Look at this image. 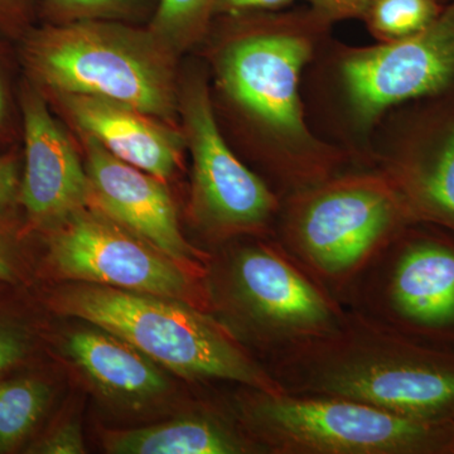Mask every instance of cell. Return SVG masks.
<instances>
[{
	"label": "cell",
	"mask_w": 454,
	"mask_h": 454,
	"mask_svg": "<svg viewBox=\"0 0 454 454\" xmlns=\"http://www.w3.org/2000/svg\"><path fill=\"white\" fill-rule=\"evenodd\" d=\"M66 349L76 365L107 394L143 399L167 390L166 378L153 360L101 328L71 334Z\"/></svg>",
	"instance_id": "cell-15"
},
{
	"label": "cell",
	"mask_w": 454,
	"mask_h": 454,
	"mask_svg": "<svg viewBox=\"0 0 454 454\" xmlns=\"http://www.w3.org/2000/svg\"><path fill=\"white\" fill-rule=\"evenodd\" d=\"M442 2L446 3V4H448V3H454V0H442Z\"/></svg>",
	"instance_id": "cell-30"
},
{
	"label": "cell",
	"mask_w": 454,
	"mask_h": 454,
	"mask_svg": "<svg viewBox=\"0 0 454 454\" xmlns=\"http://www.w3.org/2000/svg\"><path fill=\"white\" fill-rule=\"evenodd\" d=\"M241 16L247 27L217 59L221 88L273 140L282 178L298 191L315 186L330 178L334 154L307 127L300 82L331 22L310 8Z\"/></svg>",
	"instance_id": "cell-1"
},
{
	"label": "cell",
	"mask_w": 454,
	"mask_h": 454,
	"mask_svg": "<svg viewBox=\"0 0 454 454\" xmlns=\"http://www.w3.org/2000/svg\"><path fill=\"white\" fill-rule=\"evenodd\" d=\"M52 399V387L35 375L0 380V453H12L28 441Z\"/></svg>",
	"instance_id": "cell-18"
},
{
	"label": "cell",
	"mask_w": 454,
	"mask_h": 454,
	"mask_svg": "<svg viewBox=\"0 0 454 454\" xmlns=\"http://www.w3.org/2000/svg\"><path fill=\"white\" fill-rule=\"evenodd\" d=\"M396 309L423 325L454 321V252L437 244H418L399 260L391 283Z\"/></svg>",
	"instance_id": "cell-16"
},
{
	"label": "cell",
	"mask_w": 454,
	"mask_h": 454,
	"mask_svg": "<svg viewBox=\"0 0 454 454\" xmlns=\"http://www.w3.org/2000/svg\"><path fill=\"white\" fill-rule=\"evenodd\" d=\"M33 351L31 328L20 317L0 309V380L28 363Z\"/></svg>",
	"instance_id": "cell-22"
},
{
	"label": "cell",
	"mask_w": 454,
	"mask_h": 454,
	"mask_svg": "<svg viewBox=\"0 0 454 454\" xmlns=\"http://www.w3.org/2000/svg\"><path fill=\"white\" fill-rule=\"evenodd\" d=\"M90 202L179 265L197 256L179 230L177 214L160 179L119 160L85 134Z\"/></svg>",
	"instance_id": "cell-12"
},
{
	"label": "cell",
	"mask_w": 454,
	"mask_h": 454,
	"mask_svg": "<svg viewBox=\"0 0 454 454\" xmlns=\"http://www.w3.org/2000/svg\"><path fill=\"white\" fill-rule=\"evenodd\" d=\"M418 103L382 173L411 217L454 226V98Z\"/></svg>",
	"instance_id": "cell-11"
},
{
	"label": "cell",
	"mask_w": 454,
	"mask_h": 454,
	"mask_svg": "<svg viewBox=\"0 0 454 454\" xmlns=\"http://www.w3.org/2000/svg\"><path fill=\"white\" fill-rule=\"evenodd\" d=\"M46 264L57 276L184 301L181 265L101 212H76L47 231Z\"/></svg>",
	"instance_id": "cell-8"
},
{
	"label": "cell",
	"mask_w": 454,
	"mask_h": 454,
	"mask_svg": "<svg viewBox=\"0 0 454 454\" xmlns=\"http://www.w3.org/2000/svg\"><path fill=\"white\" fill-rule=\"evenodd\" d=\"M230 294L249 324L286 348L327 333L340 319L324 294L283 254L268 247L236 254Z\"/></svg>",
	"instance_id": "cell-10"
},
{
	"label": "cell",
	"mask_w": 454,
	"mask_h": 454,
	"mask_svg": "<svg viewBox=\"0 0 454 454\" xmlns=\"http://www.w3.org/2000/svg\"><path fill=\"white\" fill-rule=\"evenodd\" d=\"M446 5L442 0H372L363 20L372 37L390 43L428 28Z\"/></svg>",
	"instance_id": "cell-19"
},
{
	"label": "cell",
	"mask_w": 454,
	"mask_h": 454,
	"mask_svg": "<svg viewBox=\"0 0 454 454\" xmlns=\"http://www.w3.org/2000/svg\"><path fill=\"white\" fill-rule=\"evenodd\" d=\"M411 217L384 173L330 177L298 191L286 211V240L317 273H352Z\"/></svg>",
	"instance_id": "cell-5"
},
{
	"label": "cell",
	"mask_w": 454,
	"mask_h": 454,
	"mask_svg": "<svg viewBox=\"0 0 454 454\" xmlns=\"http://www.w3.org/2000/svg\"><path fill=\"white\" fill-rule=\"evenodd\" d=\"M3 115V97H2V90H0V119H2Z\"/></svg>",
	"instance_id": "cell-29"
},
{
	"label": "cell",
	"mask_w": 454,
	"mask_h": 454,
	"mask_svg": "<svg viewBox=\"0 0 454 454\" xmlns=\"http://www.w3.org/2000/svg\"><path fill=\"white\" fill-rule=\"evenodd\" d=\"M284 348L276 379L284 393L340 397L423 420L454 406V370L415 356L365 319L340 318L327 333Z\"/></svg>",
	"instance_id": "cell-2"
},
{
	"label": "cell",
	"mask_w": 454,
	"mask_h": 454,
	"mask_svg": "<svg viewBox=\"0 0 454 454\" xmlns=\"http://www.w3.org/2000/svg\"><path fill=\"white\" fill-rule=\"evenodd\" d=\"M158 0H43V12L59 23L133 16Z\"/></svg>",
	"instance_id": "cell-21"
},
{
	"label": "cell",
	"mask_w": 454,
	"mask_h": 454,
	"mask_svg": "<svg viewBox=\"0 0 454 454\" xmlns=\"http://www.w3.org/2000/svg\"><path fill=\"white\" fill-rule=\"evenodd\" d=\"M245 413L262 443L279 453H411L434 435L429 420L340 397L255 390Z\"/></svg>",
	"instance_id": "cell-6"
},
{
	"label": "cell",
	"mask_w": 454,
	"mask_h": 454,
	"mask_svg": "<svg viewBox=\"0 0 454 454\" xmlns=\"http://www.w3.org/2000/svg\"><path fill=\"white\" fill-rule=\"evenodd\" d=\"M310 9L328 22L342 20H363L372 0H304Z\"/></svg>",
	"instance_id": "cell-24"
},
{
	"label": "cell",
	"mask_w": 454,
	"mask_h": 454,
	"mask_svg": "<svg viewBox=\"0 0 454 454\" xmlns=\"http://www.w3.org/2000/svg\"><path fill=\"white\" fill-rule=\"evenodd\" d=\"M217 0H158L151 32L166 44L181 47L201 37L215 16Z\"/></svg>",
	"instance_id": "cell-20"
},
{
	"label": "cell",
	"mask_w": 454,
	"mask_h": 454,
	"mask_svg": "<svg viewBox=\"0 0 454 454\" xmlns=\"http://www.w3.org/2000/svg\"><path fill=\"white\" fill-rule=\"evenodd\" d=\"M47 303L61 315L82 318L127 340L182 378L220 379L284 393L220 325L184 301L80 283L53 293Z\"/></svg>",
	"instance_id": "cell-3"
},
{
	"label": "cell",
	"mask_w": 454,
	"mask_h": 454,
	"mask_svg": "<svg viewBox=\"0 0 454 454\" xmlns=\"http://www.w3.org/2000/svg\"><path fill=\"white\" fill-rule=\"evenodd\" d=\"M82 428L79 424L68 422L33 442L27 453L32 454H82L86 452Z\"/></svg>",
	"instance_id": "cell-23"
},
{
	"label": "cell",
	"mask_w": 454,
	"mask_h": 454,
	"mask_svg": "<svg viewBox=\"0 0 454 454\" xmlns=\"http://www.w3.org/2000/svg\"><path fill=\"white\" fill-rule=\"evenodd\" d=\"M28 4V0H0V12H13V9H22Z\"/></svg>",
	"instance_id": "cell-28"
},
{
	"label": "cell",
	"mask_w": 454,
	"mask_h": 454,
	"mask_svg": "<svg viewBox=\"0 0 454 454\" xmlns=\"http://www.w3.org/2000/svg\"><path fill=\"white\" fill-rule=\"evenodd\" d=\"M184 114L193 157V206L199 220L220 234L264 229L278 210L276 196L227 145L205 83L188 86Z\"/></svg>",
	"instance_id": "cell-9"
},
{
	"label": "cell",
	"mask_w": 454,
	"mask_h": 454,
	"mask_svg": "<svg viewBox=\"0 0 454 454\" xmlns=\"http://www.w3.org/2000/svg\"><path fill=\"white\" fill-rule=\"evenodd\" d=\"M74 121L119 160L160 179L178 166L184 139L175 130L122 104L86 95H61Z\"/></svg>",
	"instance_id": "cell-14"
},
{
	"label": "cell",
	"mask_w": 454,
	"mask_h": 454,
	"mask_svg": "<svg viewBox=\"0 0 454 454\" xmlns=\"http://www.w3.org/2000/svg\"><path fill=\"white\" fill-rule=\"evenodd\" d=\"M20 181L13 157H0V223L5 215L20 202Z\"/></svg>",
	"instance_id": "cell-25"
},
{
	"label": "cell",
	"mask_w": 454,
	"mask_h": 454,
	"mask_svg": "<svg viewBox=\"0 0 454 454\" xmlns=\"http://www.w3.org/2000/svg\"><path fill=\"white\" fill-rule=\"evenodd\" d=\"M294 2L295 0H217L215 16L278 12Z\"/></svg>",
	"instance_id": "cell-26"
},
{
	"label": "cell",
	"mask_w": 454,
	"mask_h": 454,
	"mask_svg": "<svg viewBox=\"0 0 454 454\" xmlns=\"http://www.w3.org/2000/svg\"><path fill=\"white\" fill-rule=\"evenodd\" d=\"M31 41L33 73L59 95L103 98L155 118L173 115L169 57L151 31L79 20L46 27Z\"/></svg>",
	"instance_id": "cell-4"
},
{
	"label": "cell",
	"mask_w": 454,
	"mask_h": 454,
	"mask_svg": "<svg viewBox=\"0 0 454 454\" xmlns=\"http://www.w3.org/2000/svg\"><path fill=\"white\" fill-rule=\"evenodd\" d=\"M106 448L116 454H240L250 452L252 447L219 420L187 417L107 433Z\"/></svg>",
	"instance_id": "cell-17"
},
{
	"label": "cell",
	"mask_w": 454,
	"mask_h": 454,
	"mask_svg": "<svg viewBox=\"0 0 454 454\" xmlns=\"http://www.w3.org/2000/svg\"><path fill=\"white\" fill-rule=\"evenodd\" d=\"M26 167L20 203L32 229L50 231L90 202L88 173L40 98L25 103Z\"/></svg>",
	"instance_id": "cell-13"
},
{
	"label": "cell",
	"mask_w": 454,
	"mask_h": 454,
	"mask_svg": "<svg viewBox=\"0 0 454 454\" xmlns=\"http://www.w3.org/2000/svg\"><path fill=\"white\" fill-rule=\"evenodd\" d=\"M340 82L360 130L372 128L391 107L454 98V3L413 37L346 51Z\"/></svg>",
	"instance_id": "cell-7"
},
{
	"label": "cell",
	"mask_w": 454,
	"mask_h": 454,
	"mask_svg": "<svg viewBox=\"0 0 454 454\" xmlns=\"http://www.w3.org/2000/svg\"><path fill=\"white\" fill-rule=\"evenodd\" d=\"M23 276L25 270L20 265L14 245L0 230V280L18 284L23 279Z\"/></svg>",
	"instance_id": "cell-27"
}]
</instances>
